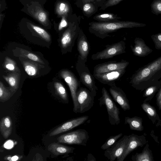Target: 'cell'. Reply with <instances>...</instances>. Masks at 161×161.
<instances>
[{
	"instance_id": "1",
	"label": "cell",
	"mask_w": 161,
	"mask_h": 161,
	"mask_svg": "<svg viewBox=\"0 0 161 161\" xmlns=\"http://www.w3.org/2000/svg\"><path fill=\"white\" fill-rule=\"evenodd\" d=\"M161 78V56L135 71L129 83L136 89L142 92L155 84Z\"/></svg>"
},
{
	"instance_id": "2",
	"label": "cell",
	"mask_w": 161,
	"mask_h": 161,
	"mask_svg": "<svg viewBox=\"0 0 161 161\" xmlns=\"http://www.w3.org/2000/svg\"><path fill=\"white\" fill-rule=\"evenodd\" d=\"M89 32L102 39L110 36L109 33L123 28H131L145 26V24L129 21L104 22L92 21L88 24Z\"/></svg>"
},
{
	"instance_id": "3",
	"label": "cell",
	"mask_w": 161,
	"mask_h": 161,
	"mask_svg": "<svg viewBox=\"0 0 161 161\" xmlns=\"http://www.w3.org/2000/svg\"><path fill=\"white\" fill-rule=\"evenodd\" d=\"M81 17L76 15L75 19L69 23L68 28L62 34L60 44L64 52H71L75 41L78 37L80 29V24Z\"/></svg>"
},
{
	"instance_id": "4",
	"label": "cell",
	"mask_w": 161,
	"mask_h": 161,
	"mask_svg": "<svg viewBox=\"0 0 161 161\" xmlns=\"http://www.w3.org/2000/svg\"><path fill=\"white\" fill-rule=\"evenodd\" d=\"M98 100L100 106L104 105L106 107L110 124L112 125L119 124L120 122L119 109L104 87L102 89V96Z\"/></svg>"
},
{
	"instance_id": "5",
	"label": "cell",
	"mask_w": 161,
	"mask_h": 161,
	"mask_svg": "<svg viewBox=\"0 0 161 161\" xmlns=\"http://www.w3.org/2000/svg\"><path fill=\"white\" fill-rule=\"evenodd\" d=\"M86 63L78 56L76 69L81 82L88 88L95 97L96 95L98 88L96 85L95 78L86 65Z\"/></svg>"
},
{
	"instance_id": "6",
	"label": "cell",
	"mask_w": 161,
	"mask_h": 161,
	"mask_svg": "<svg viewBox=\"0 0 161 161\" xmlns=\"http://www.w3.org/2000/svg\"><path fill=\"white\" fill-rule=\"evenodd\" d=\"M60 75L68 86L73 103V111L79 113V106L76 97L77 92L80 87V82L75 75L71 71L64 69L60 72Z\"/></svg>"
},
{
	"instance_id": "7",
	"label": "cell",
	"mask_w": 161,
	"mask_h": 161,
	"mask_svg": "<svg viewBox=\"0 0 161 161\" xmlns=\"http://www.w3.org/2000/svg\"><path fill=\"white\" fill-rule=\"evenodd\" d=\"M89 138L88 132L83 129H79L63 134L57 138L58 142L86 146Z\"/></svg>"
},
{
	"instance_id": "8",
	"label": "cell",
	"mask_w": 161,
	"mask_h": 161,
	"mask_svg": "<svg viewBox=\"0 0 161 161\" xmlns=\"http://www.w3.org/2000/svg\"><path fill=\"white\" fill-rule=\"evenodd\" d=\"M106 48L93 54L91 58L93 60L105 59L126 53L125 43L123 41L105 46Z\"/></svg>"
},
{
	"instance_id": "9",
	"label": "cell",
	"mask_w": 161,
	"mask_h": 161,
	"mask_svg": "<svg viewBox=\"0 0 161 161\" xmlns=\"http://www.w3.org/2000/svg\"><path fill=\"white\" fill-rule=\"evenodd\" d=\"M76 97L79 106L80 113H85L93 107L95 96L88 89L80 87L77 92Z\"/></svg>"
},
{
	"instance_id": "10",
	"label": "cell",
	"mask_w": 161,
	"mask_h": 161,
	"mask_svg": "<svg viewBox=\"0 0 161 161\" xmlns=\"http://www.w3.org/2000/svg\"><path fill=\"white\" fill-rule=\"evenodd\" d=\"M129 138V135H125L104 152V155L110 161H114L123 153Z\"/></svg>"
},
{
	"instance_id": "11",
	"label": "cell",
	"mask_w": 161,
	"mask_h": 161,
	"mask_svg": "<svg viewBox=\"0 0 161 161\" xmlns=\"http://www.w3.org/2000/svg\"><path fill=\"white\" fill-rule=\"evenodd\" d=\"M145 136L134 134L129 135V138L125 150L121 156L117 158V161H123L131 152L139 147H142L147 143Z\"/></svg>"
},
{
	"instance_id": "12",
	"label": "cell",
	"mask_w": 161,
	"mask_h": 161,
	"mask_svg": "<svg viewBox=\"0 0 161 161\" xmlns=\"http://www.w3.org/2000/svg\"><path fill=\"white\" fill-rule=\"evenodd\" d=\"M126 69L116 70L97 74H93L95 79L103 84L110 87L116 85L115 82L124 74Z\"/></svg>"
},
{
	"instance_id": "13",
	"label": "cell",
	"mask_w": 161,
	"mask_h": 161,
	"mask_svg": "<svg viewBox=\"0 0 161 161\" xmlns=\"http://www.w3.org/2000/svg\"><path fill=\"white\" fill-rule=\"evenodd\" d=\"M129 62L122 59L121 61H109L96 65L93 68V74L104 73L108 71L126 69Z\"/></svg>"
},
{
	"instance_id": "14",
	"label": "cell",
	"mask_w": 161,
	"mask_h": 161,
	"mask_svg": "<svg viewBox=\"0 0 161 161\" xmlns=\"http://www.w3.org/2000/svg\"><path fill=\"white\" fill-rule=\"evenodd\" d=\"M85 115L72 119L56 128L50 134V136H53L71 130L84 124L88 119Z\"/></svg>"
},
{
	"instance_id": "15",
	"label": "cell",
	"mask_w": 161,
	"mask_h": 161,
	"mask_svg": "<svg viewBox=\"0 0 161 161\" xmlns=\"http://www.w3.org/2000/svg\"><path fill=\"white\" fill-rule=\"evenodd\" d=\"M109 91L113 99L119 104L124 111L130 109L129 100L122 89L117 86L116 85L110 86Z\"/></svg>"
},
{
	"instance_id": "16",
	"label": "cell",
	"mask_w": 161,
	"mask_h": 161,
	"mask_svg": "<svg viewBox=\"0 0 161 161\" xmlns=\"http://www.w3.org/2000/svg\"><path fill=\"white\" fill-rule=\"evenodd\" d=\"M77 49L78 56L86 62L90 52V46L86 36L81 28L77 38Z\"/></svg>"
},
{
	"instance_id": "17",
	"label": "cell",
	"mask_w": 161,
	"mask_h": 161,
	"mask_svg": "<svg viewBox=\"0 0 161 161\" xmlns=\"http://www.w3.org/2000/svg\"><path fill=\"white\" fill-rule=\"evenodd\" d=\"M134 43V45H131L130 47L133 54L135 56L144 57L153 52V50L146 44L144 40L142 38H136Z\"/></svg>"
},
{
	"instance_id": "18",
	"label": "cell",
	"mask_w": 161,
	"mask_h": 161,
	"mask_svg": "<svg viewBox=\"0 0 161 161\" xmlns=\"http://www.w3.org/2000/svg\"><path fill=\"white\" fill-rule=\"evenodd\" d=\"M60 143H51L48 146V150L56 156L72 153L74 152L75 148L64 145Z\"/></svg>"
},
{
	"instance_id": "19",
	"label": "cell",
	"mask_w": 161,
	"mask_h": 161,
	"mask_svg": "<svg viewBox=\"0 0 161 161\" xmlns=\"http://www.w3.org/2000/svg\"><path fill=\"white\" fill-rule=\"evenodd\" d=\"M13 129L12 121L11 118L7 116L2 118L0 122V130L3 136L8 138L11 134Z\"/></svg>"
},
{
	"instance_id": "20",
	"label": "cell",
	"mask_w": 161,
	"mask_h": 161,
	"mask_svg": "<svg viewBox=\"0 0 161 161\" xmlns=\"http://www.w3.org/2000/svg\"><path fill=\"white\" fill-rule=\"evenodd\" d=\"M149 145L147 142L142 153L132 155L131 159L133 161H154L152 151L149 148Z\"/></svg>"
},
{
	"instance_id": "21",
	"label": "cell",
	"mask_w": 161,
	"mask_h": 161,
	"mask_svg": "<svg viewBox=\"0 0 161 161\" xmlns=\"http://www.w3.org/2000/svg\"><path fill=\"white\" fill-rule=\"evenodd\" d=\"M125 123L128 124L130 129L131 130L142 131L144 129L142 125V119L139 117H125Z\"/></svg>"
},
{
	"instance_id": "22",
	"label": "cell",
	"mask_w": 161,
	"mask_h": 161,
	"mask_svg": "<svg viewBox=\"0 0 161 161\" xmlns=\"http://www.w3.org/2000/svg\"><path fill=\"white\" fill-rule=\"evenodd\" d=\"M93 19L99 22H109L119 21L122 18L118 15L111 13H104L98 14L93 18Z\"/></svg>"
},
{
	"instance_id": "23",
	"label": "cell",
	"mask_w": 161,
	"mask_h": 161,
	"mask_svg": "<svg viewBox=\"0 0 161 161\" xmlns=\"http://www.w3.org/2000/svg\"><path fill=\"white\" fill-rule=\"evenodd\" d=\"M11 87V91L15 92L19 87V74L17 72H14L7 76H3Z\"/></svg>"
},
{
	"instance_id": "24",
	"label": "cell",
	"mask_w": 161,
	"mask_h": 161,
	"mask_svg": "<svg viewBox=\"0 0 161 161\" xmlns=\"http://www.w3.org/2000/svg\"><path fill=\"white\" fill-rule=\"evenodd\" d=\"M141 106L149 118L151 120L153 124H154L156 120L159 119L156 110L154 107L146 102H144L141 105Z\"/></svg>"
},
{
	"instance_id": "25",
	"label": "cell",
	"mask_w": 161,
	"mask_h": 161,
	"mask_svg": "<svg viewBox=\"0 0 161 161\" xmlns=\"http://www.w3.org/2000/svg\"><path fill=\"white\" fill-rule=\"evenodd\" d=\"M161 86V80L155 85L151 86L146 88L144 90L143 97H146L144 102L151 100L156 93L158 92Z\"/></svg>"
},
{
	"instance_id": "26",
	"label": "cell",
	"mask_w": 161,
	"mask_h": 161,
	"mask_svg": "<svg viewBox=\"0 0 161 161\" xmlns=\"http://www.w3.org/2000/svg\"><path fill=\"white\" fill-rule=\"evenodd\" d=\"M98 8L94 2H90L83 4L81 9L84 15L89 18L97 12Z\"/></svg>"
},
{
	"instance_id": "27",
	"label": "cell",
	"mask_w": 161,
	"mask_h": 161,
	"mask_svg": "<svg viewBox=\"0 0 161 161\" xmlns=\"http://www.w3.org/2000/svg\"><path fill=\"white\" fill-rule=\"evenodd\" d=\"M71 10V8L70 5L66 2H60L57 4L56 6V12L60 16H66Z\"/></svg>"
},
{
	"instance_id": "28",
	"label": "cell",
	"mask_w": 161,
	"mask_h": 161,
	"mask_svg": "<svg viewBox=\"0 0 161 161\" xmlns=\"http://www.w3.org/2000/svg\"><path fill=\"white\" fill-rule=\"evenodd\" d=\"M55 91L58 95L64 101L68 102V97L66 90L64 86L60 82H55L54 84Z\"/></svg>"
},
{
	"instance_id": "29",
	"label": "cell",
	"mask_w": 161,
	"mask_h": 161,
	"mask_svg": "<svg viewBox=\"0 0 161 161\" xmlns=\"http://www.w3.org/2000/svg\"><path fill=\"white\" fill-rule=\"evenodd\" d=\"M13 92L4 86L3 83L0 82V101L5 102L9 100L12 96Z\"/></svg>"
},
{
	"instance_id": "30",
	"label": "cell",
	"mask_w": 161,
	"mask_h": 161,
	"mask_svg": "<svg viewBox=\"0 0 161 161\" xmlns=\"http://www.w3.org/2000/svg\"><path fill=\"white\" fill-rule=\"evenodd\" d=\"M23 66L25 71L29 75L34 76L36 74L37 68L32 62L29 61L24 62Z\"/></svg>"
},
{
	"instance_id": "31",
	"label": "cell",
	"mask_w": 161,
	"mask_h": 161,
	"mask_svg": "<svg viewBox=\"0 0 161 161\" xmlns=\"http://www.w3.org/2000/svg\"><path fill=\"white\" fill-rule=\"evenodd\" d=\"M30 25L32 29L42 38L47 42L50 41V36L45 30L33 24H31Z\"/></svg>"
},
{
	"instance_id": "32",
	"label": "cell",
	"mask_w": 161,
	"mask_h": 161,
	"mask_svg": "<svg viewBox=\"0 0 161 161\" xmlns=\"http://www.w3.org/2000/svg\"><path fill=\"white\" fill-rule=\"evenodd\" d=\"M123 135L122 133L117 135L111 136L108 138L101 146V148L103 150H106L110 147L113 144L116 142L117 140Z\"/></svg>"
},
{
	"instance_id": "33",
	"label": "cell",
	"mask_w": 161,
	"mask_h": 161,
	"mask_svg": "<svg viewBox=\"0 0 161 161\" xmlns=\"http://www.w3.org/2000/svg\"><path fill=\"white\" fill-rule=\"evenodd\" d=\"M20 55L28 59L41 64H44L43 62L38 56L24 49H20Z\"/></svg>"
},
{
	"instance_id": "34",
	"label": "cell",
	"mask_w": 161,
	"mask_h": 161,
	"mask_svg": "<svg viewBox=\"0 0 161 161\" xmlns=\"http://www.w3.org/2000/svg\"><path fill=\"white\" fill-rule=\"evenodd\" d=\"M150 6L153 14L156 15L161 14V0H153Z\"/></svg>"
},
{
	"instance_id": "35",
	"label": "cell",
	"mask_w": 161,
	"mask_h": 161,
	"mask_svg": "<svg viewBox=\"0 0 161 161\" xmlns=\"http://www.w3.org/2000/svg\"><path fill=\"white\" fill-rule=\"evenodd\" d=\"M4 65L5 68L9 71L15 72L18 70L15 62L8 57L5 58Z\"/></svg>"
},
{
	"instance_id": "36",
	"label": "cell",
	"mask_w": 161,
	"mask_h": 161,
	"mask_svg": "<svg viewBox=\"0 0 161 161\" xmlns=\"http://www.w3.org/2000/svg\"><path fill=\"white\" fill-rule=\"evenodd\" d=\"M34 15L37 19L42 24L45 25L47 21L46 14L42 10L37 11L35 13Z\"/></svg>"
},
{
	"instance_id": "37",
	"label": "cell",
	"mask_w": 161,
	"mask_h": 161,
	"mask_svg": "<svg viewBox=\"0 0 161 161\" xmlns=\"http://www.w3.org/2000/svg\"><path fill=\"white\" fill-rule=\"evenodd\" d=\"M151 37L154 44L155 48L161 49V33H158L151 36Z\"/></svg>"
},
{
	"instance_id": "38",
	"label": "cell",
	"mask_w": 161,
	"mask_h": 161,
	"mask_svg": "<svg viewBox=\"0 0 161 161\" xmlns=\"http://www.w3.org/2000/svg\"><path fill=\"white\" fill-rule=\"evenodd\" d=\"M125 0H107L100 7V10H104L107 8L117 5L120 2Z\"/></svg>"
},
{
	"instance_id": "39",
	"label": "cell",
	"mask_w": 161,
	"mask_h": 161,
	"mask_svg": "<svg viewBox=\"0 0 161 161\" xmlns=\"http://www.w3.org/2000/svg\"><path fill=\"white\" fill-rule=\"evenodd\" d=\"M156 104L159 110H161V86L156 96Z\"/></svg>"
},
{
	"instance_id": "40",
	"label": "cell",
	"mask_w": 161,
	"mask_h": 161,
	"mask_svg": "<svg viewBox=\"0 0 161 161\" xmlns=\"http://www.w3.org/2000/svg\"><path fill=\"white\" fill-rule=\"evenodd\" d=\"M66 16H62V18L59 24L58 29L61 30L63 28L66 27L68 25V22L65 18Z\"/></svg>"
},
{
	"instance_id": "41",
	"label": "cell",
	"mask_w": 161,
	"mask_h": 161,
	"mask_svg": "<svg viewBox=\"0 0 161 161\" xmlns=\"http://www.w3.org/2000/svg\"><path fill=\"white\" fill-rule=\"evenodd\" d=\"M95 0H77L76 5L79 8H81L83 4L85 3L94 2Z\"/></svg>"
},
{
	"instance_id": "42",
	"label": "cell",
	"mask_w": 161,
	"mask_h": 161,
	"mask_svg": "<svg viewBox=\"0 0 161 161\" xmlns=\"http://www.w3.org/2000/svg\"><path fill=\"white\" fill-rule=\"evenodd\" d=\"M107 0H95L94 3L99 7L103 6Z\"/></svg>"
}]
</instances>
